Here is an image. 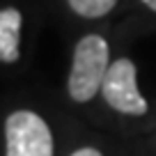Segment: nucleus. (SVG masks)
Here are the masks:
<instances>
[{"mask_svg": "<svg viewBox=\"0 0 156 156\" xmlns=\"http://www.w3.org/2000/svg\"><path fill=\"white\" fill-rule=\"evenodd\" d=\"M108 44L99 34H87L76 44L73 64L69 73V94L73 101L85 103L94 99V94L103 87L106 73L110 69Z\"/></svg>", "mask_w": 156, "mask_h": 156, "instance_id": "nucleus-1", "label": "nucleus"}, {"mask_svg": "<svg viewBox=\"0 0 156 156\" xmlns=\"http://www.w3.org/2000/svg\"><path fill=\"white\" fill-rule=\"evenodd\" d=\"M5 156H53V136L48 124L30 110H16L5 122Z\"/></svg>", "mask_w": 156, "mask_h": 156, "instance_id": "nucleus-2", "label": "nucleus"}, {"mask_svg": "<svg viewBox=\"0 0 156 156\" xmlns=\"http://www.w3.org/2000/svg\"><path fill=\"white\" fill-rule=\"evenodd\" d=\"M101 94L108 101V106L115 108L117 112H124V115H145L147 112V101L138 92L136 64L129 58H119L110 64Z\"/></svg>", "mask_w": 156, "mask_h": 156, "instance_id": "nucleus-3", "label": "nucleus"}, {"mask_svg": "<svg viewBox=\"0 0 156 156\" xmlns=\"http://www.w3.org/2000/svg\"><path fill=\"white\" fill-rule=\"evenodd\" d=\"M21 23H23V16L19 9L5 7L0 12V60L2 62H16L21 58Z\"/></svg>", "mask_w": 156, "mask_h": 156, "instance_id": "nucleus-4", "label": "nucleus"}, {"mask_svg": "<svg viewBox=\"0 0 156 156\" xmlns=\"http://www.w3.org/2000/svg\"><path fill=\"white\" fill-rule=\"evenodd\" d=\"M115 5L117 0H69V7L85 19H101Z\"/></svg>", "mask_w": 156, "mask_h": 156, "instance_id": "nucleus-5", "label": "nucleus"}, {"mask_svg": "<svg viewBox=\"0 0 156 156\" xmlns=\"http://www.w3.org/2000/svg\"><path fill=\"white\" fill-rule=\"evenodd\" d=\"M71 156H103L99 149H94V147H83V149H78V151H73Z\"/></svg>", "mask_w": 156, "mask_h": 156, "instance_id": "nucleus-6", "label": "nucleus"}, {"mask_svg": "<svg viewBox=\"0 0 156 156\" xmlns=\"http://www.w3.org/2000/svg\"><path fill=\"white\" fill-rule=\"evenodd\" d=\"M142 2H145L149 9H154V12H156V0H142Z\"/></svg>", "mask_w": 156, "mask_h": 156, "instance_id": "nucleus-7", "label": "nucleus"}]
</instances>
